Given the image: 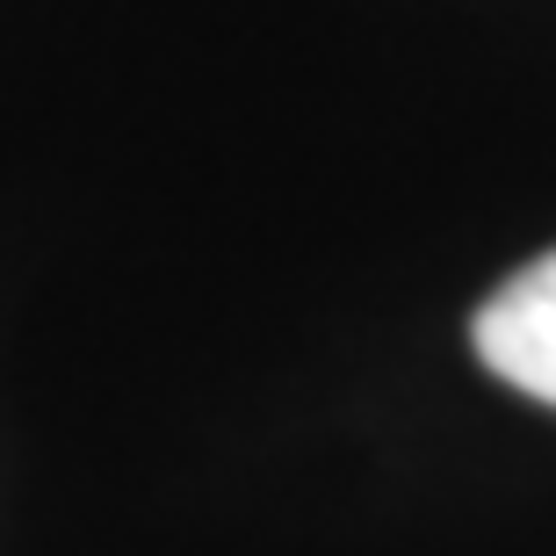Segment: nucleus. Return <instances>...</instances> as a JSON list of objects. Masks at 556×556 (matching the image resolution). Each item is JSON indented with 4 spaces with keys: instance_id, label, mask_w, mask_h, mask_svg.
I'll list each match as a JSON object with an SVG mask.
<instances>
[{
    "instance_id": "1",
    "label": "nucleus",
    "mask_w": 556,
    "mask_h": 556,
    "mask_svg": "<svg viewBox=\"0 0 556 556\" xmlns=\"http://www.w3.org/2000/svg\"><path fill=\"white\" fill-rule=\"evenodd\" d=\"M477 354L498 383L556 405V247L498 282L477 311Z\"/></svg>"
}]
</instances>
